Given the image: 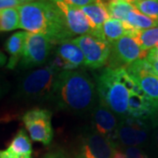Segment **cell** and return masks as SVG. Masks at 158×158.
Wrapping results in <instances>:
<instances>
[{
    "mask_svg": "<svg viewBox=\"0 0 158 158\" xmlns=\"http://www.w3.org/2000/svg\"><path fill=\"white\" fill-rule=\"evenodd\" d=\"M60 109L77 115L92 112L98 101L96 85L84 70H63L57 75L52 99Z\"/></svg>",
    "mask_w": 158,
    "mask_h": 158,
    "instance_id": "1",
    "label": "cell"
},
{
    "mask_svg": "<svg viewBox=\"0 0 158 158\" xmlns=\"http://www.w3.org/2000/svg\"><path fill=\"white\" fill-rule=\"evenodd\" d=\"M114 148L106 138L91 130L81 139L77 158H113Z\"/></svg>",
    "mask_w": 158,
    "mask_h": 158,
    "instance_id": "12",
    "label": "cell"
},
{
    "mask_svg": "<svg viewBox=\"0 0 158 158\" xmlns=\"http://www.w3.org/2000/svg\"><path fill=\"white\" fill-rule=\"evenodd\" d=\"M71 41L83 52L85 66L96 69L106 64L110 55V43L105 38L85 34L72 39Z\"/></svg>",
    "mask_w": 158,
    "mask_h": 158,
    "instance_id": "5",
    "label": "cell"
},
{
    "mask_svg": "<svg viewBox=\"0 0 158 158\" xmlns=\"http://www.w3.org/2000/svg\"><path fill=\"white\" fill-rule=\"evenodd\" d=\"M98 100L120 118L127 117L130 91L118 77L116 69H103L96 77Z\"/></svg>",
    "mask_w": 158,
    "mask_h": 158,
    "instance_id": "2",
    "label": "cell"
},
{
    "mask_svg": "<svg viewBox=\"0 0 158 158\" xmlns=\"http://www.w3.org/2000/svg\"><path fill=\"white\" fill-rule=\"evenodd\" d=\"M53 3L62 11L65 26L71 37L75 35L91 34L94 36L105 38L103 32L98 31L94 27V26L80 8L69 6L62 0H56Z\"/></svg>",
    "mask_w": 158,
    "mask_h": 158,
    "instance_id": "9",
    "label": "cell"
},
{
    "mask_svg": "<svg viewBox=\"0 0 158 158\" xmlns=\"http://www.w3.org/2000/svg\"><path fill=\"white\" fill-rule=\"evenodd\" d=\"M106 7L110 18L124 22L128 12L135 8L127 0H106Z\"/></svg>",
    "mask_w": 158,
    "mask_h": 158,
    "instance_id": "21",
    "label": "cell"
},
{
    "mask_svg": "<svg viewBox=\"0 0 158 158\" xmlns=\"http://www.w3.org/2000/svg\"><path fill=\"white\" fill-rule=\"evenodd\" d=\"M124 22L136 31H142L158 27L157 20L145 16L137 10H133L128 12Z\"/></svg>",
    "mask_w": 158,
    "mask_h": 158,
    "instance_id": "19",
    "label": "cell"
},
{
    "mask_svg": "<svg viewBox=\"0 0 158 158\" xmlns=\"http://www.w3.org/2000/svg\"><path fill=\"white\" fill-rule=\"evenodd\" d=\"M19 23L17 7L0 10V32H10L19 28Z\"/></svg>",
    "mask_w": 158,
    "mask_h": 158,
    "instance_id": "23",
    "label": "cell"
},
{
    "mask_svg": "<svg viewBox=\"0 0 158 158\" xmlns=\"http://www.w3.org/2000/svg\"><path fill=\"white\" fill-rule=\"evenodd\" d=\"M56 54L70 64L74 69H77L82 66H85L84 54L78 47L71 41V40L59 43Z\"/></svg>",
    "mask_w": 158,
    "mask_h": 158,
    "instance_id": "17",
    "label": "cell"
},
{
    "mask_svg": "<svg viewBox=\"0 0 158 158\" xmlns=\"http://www.w3.org/2000/svg\"><path fill=\"white\" fill-rule=\"evenodd\" d=\"M54 4L49 0L28 2L18 7L19 28L32 34L48 35L51 27Z\"/></svg>",
    "mask_w": 158,
    "mask_h": 158,
    "instance_id": "4",
    "label": "cell"
},
{
    "mask_svg": "<svg viewBox=\"0 0 158 158\" xmlns=\"http://www.w3.org/2000/svg\"><path fill=\"white\" fill-rule=\"evenodd\" d=\"M113 158H148V156L138 147H127L124 150L115 148Z\"/></svg>",
    "mask_w": 158,
    "mask_h": 158,
    "instance_id": "25",
    "label": "cell"
},
{
    "mask_svg": "<svg viewBox=\"0 0 158 158\" xmlns=\"http://www.w3.org/2000/svg\"><path fill=\"white\" fill-rule=\"evenodd\" d=\"M57 75L58 72L49 65L27 73L18 85V97L32 102L52 99Z\"/></svg>",
    "mask_w": 158,
    "mask_h": 158,
    "instance_id": "3",
    "label": "cell"
},
{
    "mask_svg": "<svg viewBox=\"0 0 158 158\" xmlns=\"http://www.w3.org/2000/svg\"><path fill=\"white\" fill-rule=\"evenodd\" d=\"M33 148L27 132L20 129L12 139L10 146L0 151V158H32Z\"/></svg>",
    "mask_w": 158,
    "mask_h": 158,
    "instance_id": "15",
    "label": "cell"
},
{
    "mask_svg": "<svg viewBox=\"0 0 158 158\" xmlns=\"http://www.w3.org/2000/svg\"><path fill=\"white\" fill-rule=\"evenodd\" d=\"M7 58H6V55L0 50V67H3L4 65H6Z\"/></svg>",
    "mask_w": 158,
    "mask_h": 158,
    "instance_id": "31",
    "label": "cell"
},
{
    "mask_svg": "<svg viewBox=\"0 0 158 158\" xmlns=\"http://www.w3.org/2000/svg\"><path fill=\"white\" fill-rule=\"evenodd\" d=\"M102 32L105 39L109 43H112L125 35H127V32L125 28L123 22L113 18L108 19L104 23L102 26Z\"/></svg>",
    "mask_w": 158,
    "mask_h": 158,
    "instance_id": "20",
    "label": "cell"
},
{
    "mask_svg": "<svg viewBox=\"0 0 158 158\" xmlns=\"http://www.w3.org/2000/svg\"><path fill=\"white\" fill-rule=\"evenodd\" d=\"M127 2H129L130 4H133L135 0H127Z\"/></svg>",
    "mask_w": 158,
    "mask_h": 158,
    "instance_id": "34",
    "label": "cell"
},
{
    "mask_svg": "<svg viewBox=\"0 0 158 158\" xmlns=\"http://www.w3.org/2000/svg\"><path fill=\"white\" fill-rule=\"evenodd\" d=\"M132 80L154 101L158 100V76L146 59H139L126 67Z\"/></svg>",
    "mask_w": 158,
    "mask_h": 158,
    "instance_id": "11",
    "label": "cell"
},
{
    "mask_svg": "<svg viewBox=\"0 0 158 158\" xmlns=\"http://www.w3.org/2000/svg\"><path fill=\"white\" fill-rule=\"evenodd\" d=\"M52 44L45 34L27 33L22 57L19 61V68L29 69L42 66L48 59Z\"/></svg>",
    "mask_w": 158,
    "mask_h": 158,
    "instance_id": "6",
    "label": "cell"
},
{
    "mask_svg": "<svg viewBox=\"0 0 158 158\" xmlns=\"http://www.w3.org/2000/svg\"><path fill=\"white\" fill-rule=\"evenodd\" d=\"M132 5L139 12L158 21V0H135Z\"/></svg>",
    "mask_w": 158,
    "mask_h": 158,
    "instance_id": "24",
    "label": "cell"
},
{
    "mask_svg": "<svg viewBox=\"0 0 158 158\" xmlns=\"http://www.w3.org/2000/svg\"><path fill=\"white\" fill-rule=\"evenodd\" d=\"M147 125L143 120L131 118L129 116L122 118L118 122L115 144L116 148L118 145L125 147H137L145 143L148 140Z\"/></svg>",
    "mask_w": 158,
    "mask_h": 158,
    "instance_id": "10",
    "label": "cell"
},
{
    "mask_svg": "<svg viewBox=\"0 0 158 158\" xmlns=\"http://www.w3.org/2000/svg\"><path fill=\"white\" fill-rule=\"evenodd\" d=\"M43 158H67L61 153H51L45 156Z\"/></svg>",
    "mask_w": 158,
    "mask_h": 158,
    "instance_id": "30",
    "label": "cell"
},
{
    "mask_svg": "<svg viewBox=\"0 0 158 158\" xmlns=\"http://www.w3.org/2000/svg\"><path fill=\"white\" fill-rule=\"evenodd\" d=\"M148 52L142 51L135 40L125 35L110 43V55L108 57V68H126L132 62L144 59Z\"/></svg>",
    "mask_w": 158,
    "mask_h": 158,
    "instance_id": "7",
    "label": "cell"
},
{
    "mask_svg": "<svg viewBox=\"0 0 158 158\" xmlns=\"http://www.w3.org/2000/svg\"><path fill=\"white\" fill-rule=\"evenodd\" d=\"M49 1H56V0H49ZM64 3L68 4L69 6H74V7H77V8H83L86 6H89L90 4H93L95 3L97 0H62Z\"/></svg>",
    "mask_w": 158,
    "mask_h": 158,
    "instance_id": "27",
    "label": "cell"
},
{
    "mask_svg": "<svg viewBox=\"0 0 158 158\" xmlns=\"http://www.w3.org/2000/svg\"><path fill=\"white\" fill-rule=\"evenodd\" d=\"M154 100L142 91L140 93L131 91L128 98L127 114L131 118L144 120L151 116Z\"/></svg>",
    "mask_w": 158,
    "mask_h": 158,
    "instance_id": "14",
    "label": "cell"
},
{
    "mask_svg": "<svg viewBox=\"0 0 158 158\" xmlns=\"http://www.w3.org/2000/svg\"><path fill=\"white\" fill-rule=\"evenodd\" d=\"M92 128L97 134L104 136L116 148L115 136L118 121L117 116L101 102L98 101L92 110Z\"/></svg>",
    "mask_w": 158,
    "mask_h": 158,
    "instance_id": "13",
    "label": "cell"
},
{
    "mask_svg": "<svg viewBox=\"0 0 158 158\" xmlns=\"http://www.w3.org/2000/svg\"><path fill=\"white\" fill-rule=\"evenodd\" d=\"M147 62L149 63L154 72L158 76V59L157 58H146Z\"/></svg>",
    "mask_w": 158,
    "mask_h": 158,
    "instance_id": "29",
    "label": "cell"
},
{
    "mask_svg": "<svg viewBox=\"0 0 158 158\" xmlns=\"http://www.w3.org/2000/svg\"><path fill=\"white\" fill-rule=\"evenodd\" d=\"M133 38L137 41L141 50L148 52L151 48L158 46V27L137 31Z\"/></svg>",
    "mask_w": 158,
    "mask_h": 158,
    "instance_id": "22",
    "label": "cell"
},
{
    "mask_svg": "<svg viewBox=\"0 0 158 158\" xmlns=\"http://www.w3.org/2000/svg\"><path fill=\"white\" fill-rule=\"evenodd\" d=\"M2 92H3V89H2V86L0 85V97L2 95Z\"/></svg>",
    "mask_w": 158,
    "mask_h": 158,
    "instance_id": "33",
    "label": "cell"
},
{
    "mask_svg": "<svg viewBox=\"0 0 158 158\" xmlns=\"http://www.w3.org/2000/svg\"><path fill=\"white\" fill-rule=\"evenodd\" d=\"M51 118L50 111L41 108L31 109L23 115V122L33 141L50 144L54 137Z\"/></svg>",
    "mask_w": 158,
    "mask_h": 158,
    "instance_id": "8",
    "label": "cell"
},
{
    "mask_svg": "<svg viewBox=\"0 0 158 158\" xmlns=\"http://www.w3.org/2000/svg\"><path fill=\"white\" fill-rule=\"evenodd\" d=\"M155 137H156V145L158 147V128L156 131V134H155Z\"/></svg>",
    "mask_w": 158,
    "mask_h": 158,
    "instance_id": "32",
    "label": "cell"
},
{
    "mask_svg": "<svg viewBox=\"0 0 158 158\" xmlns=\"http://www.w3.org/2000/svg\"><path fill=\"white\" fill-rule=\"evenodd\" d=\"M81 10L98 31H102V26L110 19L106 7V0H97L95 3L81 8Z\"/></svg>",
    "mask_w": 158,
    "mask_h": 158,
    "instance_id": "18",
    "label": "cell"
},
{
    "mask_svg": "<svg viewBox=\"0 0 158 158\" xmlns=\"http://www.w3.org/2000/svg\"><path fill=\"white\" fill-rule=\"evenodd\" d=\"M26 3H28L27 0H0V10L19 7Z\"/></svg>",
    "mask_w": 158,
    "mask_h": 158,
    "instance_id": "26",
    "label": "cell"
},
{
    "mask_svg": "<svg viewBox=\"0 0 158 158\" xmlns=\"http://www.w3.org/2000/svg\"><path fill=\"white\" fill-rule=\"evenodd\" d=\"M153 125L155 127H158V100L154 102V108H153V112L151 113V116L149 117Z\"/></svg>",
    "mask_w": 158,
    "mask_h": 158,
    "instance_id": "28",
    "label": "cell"
},
{
    "mask_svg": "<svg viewBox=\"0 0 158 158\" xmlns=\"http://www.w3.org/2000/svg\"><path fill=\"white\" fill-rule=\"evenodd\" d=\"M27 36V32H17L10 36L6 41V50L10 56L9 62L7 63V69H13L20 61Z\"/></svg>",
    "mask_w": 158,
    "mask_h": 158,
    "instance_id": "16",
    "label": "cell"
}]
</instances>
